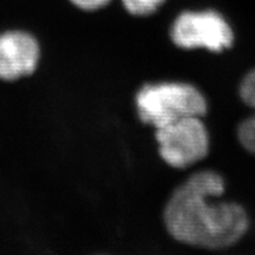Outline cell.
Returning <instances> with one entry per match:
<instances>
[{
    "instance_id": "6",
    "label": "cell",
    "mask_w": 255,
    "mask_h": 255,
    "mask_svg": "<svg viewBox=\"0 0 255 255\" xmlns=\"http://www.w3.org/2000/svg\"><path fill=\"white\" fill-rule=\"evenodd\" d=\"M128 14L132 17H149L161 9L167 0H120Z\"/></svg>"
},
{
    "instance_id": "3",
    "label": "cell",
    "mask_w": 255,
    "mask_h": 255,
    "mask_svg": "<svg viewBox=\"0 0 255 255\" xmlns=\"http://www.w3.org/2000/svg\"><path fill=\"white\" fill-rule=\"evenodd\" d=\"M170 38L180 49H206L220 53L231 49L235 34L221 12L203 8L186 9L178 13L171 23Z\"/></svg>"
},
{
    "instance_id": "5",
    "label": "cell",
    "mask_w": 255,
    "mask_h": 255,
    "mask_svg": "<svg viewBox=\"0 0 255 255\" xmlns=\"http://www.w3.org/2000/svg\"><path fill=\"white\" fill-rule=\"evenodd\" d=\"M40 38L26 27H6L0 31V83L17 84L33 77L43 63Z\"/></svg>"
},
{
    "instance_id": "8",
    "label": "cell",
    "mask_w": 255,
    "mask_h": 255,
    "mask_svg": "<svg viewBox=\"0 0 255 255\" xmlns=\"http://www.w3.org/2000/svg\"><path fill=\"white\" fill-rule=\"evenodd\" d=\"M239 96L247 107L255 110V68L242 78L239 85Z\"/></svg>"
},
{
    "instance_id": "7",
    "label": "cell",
    "mask_w": 255,
    "mask_h": 255,
    "mask_svg": "<svg viewBox=\"0 0 255 255\" xmlns=\"http://www.w3.org/2000/svg\"><path fill=\"white\" fill-rule=\"evenodd\" d=\"M237 136L242 148L255 155V115L247 117L239 124Z\"/></svg>"
},
{
    "instance_id": "2",
    "label": "cell",
    "mask_w": 255,
    "mask_h": 255,
    "mask_svg": "<svg viewBox=\"0 0 255 255\" xmlns=\"http://www.w3.org/2000/svg\"><path fill=\"white\" fill-rule=\"evenodd\" d=\"M137 116L155 129L184 117H203L208 111L205 95L184 82H159L142 85L135 95Z\"/></svg>"
},
{
    "instance_id": "9",
    "label": "cell",
    "mask_w": 255,
    "mask_h": 255,
    "mask_svg": "<svg viewBox=\"0 0 255 255\" xmlns=\"http://www.w3.org/2000/svg\"><path fill=\"white\" fill-rule=\"evenodd\" d=\"M75 9L83 13H95L107 8L114 0H66Z\"/></svg>"
},
{
    "instance_id": "4",
    "label": "cell",
    "mask_w": 255,
    "mask_h": 255,
    "mask_svg": "<svg viewBox=\"0 0 255 255\" xmlns=\"http://www.w3.org/2000/svg\"><path fill=\"white\" fill-rule=\"evenodd\" d=\"M158 154L169 167L186 169L209 154L210 138L202 117H184L155 129Z\"/></svg>"
},
{
    "instance_id": "1",
    "label": "cell",
    "mask_w": 255,
    "mask_h": 255,
    "mask_svg": "<svg viewBox=\"0 0 255 255\" xmlns=\"http://www.w3.org/2000/svg\"><path fill=\"white\" fill-rule=\"evenodd\" d=\"M226 189L214 170L194 173L171 193L163 210L171 238L197 248L226 250L238 244L250 228L246 209L234 201H220Z\"/></svg>"
}]
</instances>
